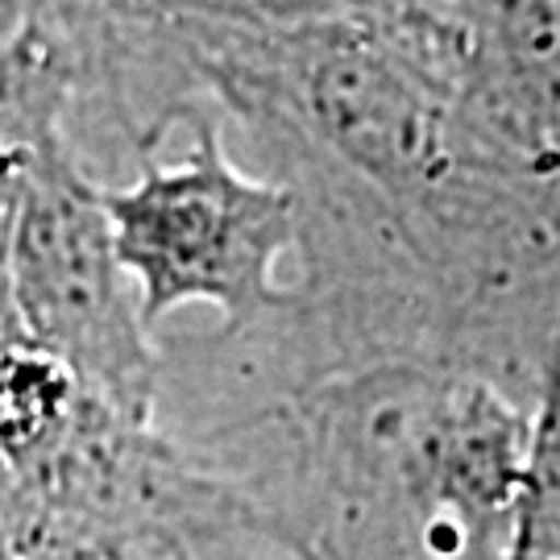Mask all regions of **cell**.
Instances as JSON below:
<instances>
[{"instance_id":"cell-7","label":"cell","mask_w":560,"mask_h":560,"mask_svg":"<svg viewBox=\"0 0 560 560\" xmlns=\"http://www.w3.org/2000/svg\"><path fill=\"white\" fill-rule=\"evenodd\" d=\"M506 560H527V557H506Z\"/></svg>"},{"instance_id":"cell-6","label":"cell","mask_w":560,"mask_h":560,"mask_svg":"<svg viewBox=\"0 0 560 560\" xmlns=\"http://www.w3.org/2000/svg\"><path fill=\"white\" fill-rule=\"evenodd\" d=\"M96 560H125V557H96ZM261 560H295L291 552H270V557H261Z\"/></svg>"},{"instance_id":"cell-8","label":"cell","mask_w":560,"mask_h":560,"mask_svg":"<svg viewBox=\"0 0 560 560\" xmlns=\"http://www.w3.org/2000/svg\"><path fill=\"white\" fill-rule=\"evenodd\" d=\"M4 560H9V557H4Z\"/></svg>"},{"instance_id":"cell-1","label":"cell","mask_w":560,"mask_h":560,"mask_svg":"<svg viewBox=\"0 0 560 560\" xmlns=\"http://www.w3.org/2000/svg\"><path fill=\"white\" fill-rule=\"evenodd\" d=\"M101 203L150 332L187 303L217 307L224 332H237L295 295L275 270L303 254L300 191L245 175L221 120H196L179 162L145 159L129 183L101 187Z\"/></svg>"},{"instance_id":"cell-2","label":"cell","mask_w":560,"mask_h":560,"mask_svg":"<svg viewBox=\"0 0 560 560\" xmlns=\"http://www.w3.org/2000/svg\"><path fill=\"white\" fill-rule=\"evenodd\" d=\"M9 291L21 337L120 420L154 428L159 337L141 324L138 291L104 217L101 183L67 145L38 150L25 166Z\"/></svg>"},{"instance_id":"cell-4","label":"cell","mask_w":560,"mask_h":560,"mask_svg":"<svg viewBox=\"0 0 560 560\" xmlns=\"http://www.w3.org/2000/svg\"><path fill=\"white\" fill-rule=\"evenodd\" d=\"M511 557L560 560V316L536 374V411L527 416Z\"/></svg>"},{"instance_id":"cell-5","label":"cell","mask_w":560,"mask_h":560,"mask_svg":"<svg viewBox=\"0 0 560 560\" xmlns=\"http://www.w3.org/2000/svg\"><path fill=\"white\" fill-rule=\"evenodd\" d=\"M548 229H552V241H557L560 249V166L552 171V179H548Z\"/></svg>"},{"instance_id":"cell-3","label":"cell","mask_w":560,"mask_h":560,"mask_svg":"<svg viewBox=\"0 0 560 560\" xmlns=\"http://www.w3.org/2000/svg\"><path fill=\"white\" fill-rule=\"evenodd\" d=\"M474 50L457 96L460 154L490 175L560 166V4H469Z\"/></svg>"}]
</instances>
